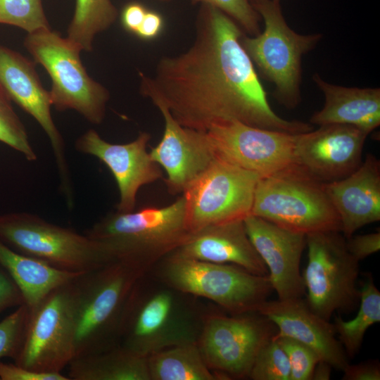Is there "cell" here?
Here are the masks:
<instances>
[{"label": "cell", "mask_w": 380, "mask_h": 380, "mask_svg": "<svg viewBox=\"0 0 380 380\" xmlns=\"http://www.w3.org/2000/svg\"><path fill=\"white\" fill-rule=\"evenodd\" d=\"M29 308L21 305L0 321V360L16 358L23 344Z\"/></svg>", "instance_id": "obj_32"}, {"label": "cell", "mask_w": 380, "mask_h": 380, "mask_svg": "<svg viewBox=\"0 0 380 380\" xmlns=\"http://www.w3.org/2000/svg\"><path fill=\"white\" fill-rule=\"evenodd\" d=\"M84 234L101 245L111 262H120L147 273L191 234L184 197L182 194L162 207H144L130 212L115 210Z\"/></svg>", "instance_id": "obj_3"}, {"label": "cell", "mask_w": 380, "mask_h": 380, "mask_svg": "<svg viewBox=\"0 0 380 380\" xmlns=\"http://www.w3.org/2000/svg\"><path fill=\"white\" fill-rule=\"evenodd\" d=\"M35 64L18 51L0 45V84L11 101L32 116L47 136L58 170L59 189L70 208L74 205L75 194L65 145L51 115L49 91L44 88Z\"/></svg>", "instance_id": "obj_14"}, {"label": "cell", "mask_w": 380, "mask_h": 380, "mask_svg": "<svg viewBox=\"0 0 380 380\" xmlns=\"http://www.w3.org/2000/svg\"><path fill=\"white\" fill-rule=\"evenodd\" d=\"M0 265L18 286L28 308L34 306L51 291L81 274L56 269L13 250L1 241Z\"/></svg>", "instance_id": "obj_24"}, {"label": "cell", "mask_w": 380, "mask_h": 380, "mask_svg": "<svg viewBox=\"0 0 380 380\" xmlns=\"http://www.w3.org/2000/svg\"><path fill=\"white\" fill-rule=\"evenodd\" d=\"M264 23L255 36L242 35L241 44L260 74L274 86L273 96L289 109L301 101L303 56L315 48L320 33L301 34L287 24L280 1L249 0Z\"/></svg>", "instance_id": "obj_5"}, {"label": "cell", "mask_w": 380, "mask_h": 380, "mask_svg": "<svg viewBox=\"0 0 380 380\" xmlns=\"http://www.w3.org/2000/svg\"><path fill=\"white\" fill-rule=\"evenodd\" d=\"M324 96L323 108L314 113L310 124L348 125L367 134L380 125V89L347 87L329 83L317 73L312 76Z\"/></svg>", "instance_id": "obj_23"}, {"label": "cell", "mask_w": 380, "mask_h": 380, "mask_svg": "<svg viewBox=\"0 0 380 380\" xmlns=\"http://www.w3.org/2000/svg\"><path fill=\"white\" fill-rule=\"evenodd\" d=\"M241 31L223 11L201 4L193 44L160 59L152 76L140 72L141 94L198 131L228 121L291 134L312 130L310 123L284 119L271 108Z\"/></svg>", "instance_id": "obj_1"}, {"label": "cell", "mask_w": 380, "mask_h": 380, "mask_svg": "<svg viewBox=\"0 0 380 380\" xmlns=\"http://www.w3.org/2000/svg\"><path fill=\"white\" fill-rule=\"evenodd\" d=\"M11 101L0 84V141L20 153L28 161H35L37 153Z\"/></svg>", "instance_id": "obj_29"}, {"label": "cell", "mask_w": 380, "mask_h": 380, "mask_svg": "<svg viewBox=\"0 0 380 380\" xmlns=\"http://www.w3.org/2000/svg\"><path fill=\"white\" fill-rule=\"evenodd\" d=\"M251 214L305 234L341 232L324 183L295 163L258 179Z\"/></svg>", "instance_id": "obj_6"}, {"label": "cell", "mask_w": 380, "mask_h": 380, "mask_svg": "<svg viewBox=\"0 0 380 380\" xmlns=\"http://www.w3.org/2000/svg\"><path fill=\"white\" fill-rule=\"evenodd\" d=\"M150 139V134L141 132L129 143L113 144L90 129L75 141L77 151L98 158L112 173L119 191L118 211L134 210L139 189L163 176L160 166L147 151Z\"/></svg>", "instance_id": "obj_16"}, {"label": "cell", "mask_w": 380, "mask_h": 380, "mask_svg": "<svg viewBox=\"0 0 380 380\" xmlns=\"http://www.w3.org/2000/svg\"><path fill=\"white\" fill-rule=\"evenodd\" d=\"M206 134L216 158L267 177L294 163L296 135L228 121L210 127Z\"/></svg>", "instance_id": "obj_15"}, {"label": "cell", "mask_w": 380, "mask_h": 380, "mask_svg": "<svg viewBox=\"0 0 380 380\" xmlns=\"http://www.w3.org/2000/svg\"><path fill=\"white\" fill-rule=\"evenodd\" d=\"M23 44L49 75V94L56 110H73L94 125L103 121L110 93L87 73L79 46L51 27L27 33Z\"/></svg>", "instance_id": "obj_8"}, {"label": "cell", "mask_w": 380, "mask_h": 380, "mask_svg": "<svg viewBox=\"0 0 380 380\" xmlns=\"http://www.w3.org/2000/svg\"><path fill=\"white\" fill-rule=\"evenodd\" d=\"M379 322L380 292L369 277L360 289V308L356 316L347 321L336 316L333 324L348 358L359 351L367 329Z\"/></svg>", "instance_id": "obj_27"}, {"label": "cell", "mask_w": 380, "mask_h": 380, "mask_svg": "<svg viewBox=\"0 0 380 380\" xmlns=\"http://www.w3.org/2000/svg\"><path fill=\"white\" fill-rule=\"evenodd\" d=\"M147 361L151 380H220L205 364L197 343L164 348Z\"/></svg>", "instance_id": "obj_26"}, {"label": "cell", "mask_w": 380, "mask_h": 380, "mask_svg": "<svg viewBox=\"0 0 380 380\" xmlns=\"http://www.w3.org/2000/svg\"><path fill=\"white\" fill-rule=\"evenodd\" d=\"M118 16L111 0H75L66 37L82 51H91L96 36L108 30Z\"/></svg>", "instance_id": "obj_28"}, {"label": "cell", "mask_w": 380, "mask_h": 380, "mask_svg": "<svg viewBox=\"0 0 380 380\" xmlns=\"http://www.w3.org/2000/svg\"><path fill=\"white\" fill-rule=\"evenodd\" d=\"M260 178L215 158L182 194L190 232L210 224L243 220L251 213Z\"/></svg>", "instance_id": "obj_12"}, {"label": "cell", "mask_w": 380, "mask_h": 380, "mask_svg": "<svg viewBox=\"0 0 380 380\" xmlns=\"http://www.w3.org/2000/svg\"><path fill=\"white\" fill-rule=\"evenodd\" d=\"M173 253L201 261L232 264L258 275H268L253 247L243 220L204 227L191 232Z\"/></svg>", "instance_id": "obj_22"}, {"label": "cell", "mask_w": 380, "mask_h": 380, "mask_svg": "<svg viewBox=\"0 0 380 380\" xmlns=\"http://www.w3.org/2000/svg\"><path fill=\"white\" fill-rule=\"evenodd\" d=\"M332 367L324 361L319 360L314 369L312 379L328 380L330 379Z\"/></svg>", "instance_id": "obj_41"}, {"label": "cell", "mask_w": 380, "mask_h": 380, "mask_svg": "<svg viewBox=\"0 0 380 380\" xmlns=\"http://www.w3.org/2000/svg\"><path fill=\"white\" fill-rule=\"evenodd\" d=\"M325 190L340 218L347 238L360 228L380 220V162L368 153L347 177L324 183Z\"/></svg>", "instance_id": "obj_21"}, {"label": "cell", "mask_w": 380, "mask_h": 380, "mask_svg": "<svg viewBox=\"0 0 380 380\" xmlns=\"http://www.w3.org/2000/svg\"><path fill=\"white\" fill-rule=\"evenodd\" d=\"M274 1H281V0H274Z\"/></svg>", "instance_id": "obj_43"}, {"label": "cell", "mask_w": 380, "mask_h": 380, "mask_svg": "<svg viewBox=\"0 0 380 380\" xmlns=\"http://www.w3.org/2000/svg\"><path fill=\"white\" fill-rule=\"evenodd\" d=\"M248 236L268 270L273 290L281 300L303 298L305 293L300 262L306 234L248 215L243 219Z\"/></svg>", "instance_id": "obj_18"}, {"label": "cell", "mask_w": 380, "mask_h": 380, "mask_svg": "<svg viewBox=\"0 0 380 380\" xmlns=\"http://www.w3.org/2000/svg\"><path fill=\"white\" fill-rule=\"evenodd\" d=\"M154 281L149 283L145 274L137 283L118 344L144 357L172 346L197 343L206 315L195 297Z\"/></svg>", "instance_id": "obj_4"}, {"label": "cell", "mask_w": 380, "mask_h": 380, "mask_svg": "<svg viewBox=\"0 0 380 380\" xmlns=\"http://www.w3.org/2000/svg\"><path fill=\"white\" fill-rule=\"evenodd\" d=\"M165 129L158 144L149 152L166 173L165 183L172 195L182 194L215 158L205 132L179 125L164 107Z\"/></svg>", "instance_id": "obj_19"}, {"label": "cell", "mask_w": 380, "mask_h": 380, "mask_svg": "<svg viewBox=\"0 0 380 380\" xmlns=\"http://www.w3.org/2000/svg\"><path fill=\"white\" fill-rule=\"evenodd\" d=\"M344 380H379L380 367L377 362L348 364L343 370Z\"/></svg>", "instance_id": "obj_38"}, {"label": "cell", "mask_w": 380, "mask_h": 380, "mask_svg": "<svg viewBox=\"0 0 380 380\" xmlns=\"http://www.w3.org/2000/svg\"><path fill=\"white\" fill-rule=\"evenodd\" d=\"M0 380H70L61 373L37 372L0 360Z\"/></svg>", "instance_id": "obj_35"}, {"label": "cell", "mask_w": 380, "mask_h": 380, "mask_svg": "<svg viewBox=\"0 0 380 380\" xmlns=\"http://www.w3.org/2000/svg\"><path fill=\"white\" fill-rule=\"evenodd\" d=\"M248 378L253 380H290L291 367L288 357L273 337L258 352Z\"/></svg>", "instance_id": "obj_31"}, {"label": "cell", "mask_w": 380, "mask_h": 380, "mask_svg": "<svg viewBox=\"0 0 380 380\" xmlns=\"http://www.w3.org/2000/svg\"><path fill=\"white\" fill-rule=\"evenodd\" d=\"M70 283L29 308L21 348L14 362L28 369L61 373L73 358Z\"/></svg>", "instance_id": "obj_13"}, {"label": "cell", "mask_w": 380, "mask_h": 380, "mask_svg": "<svg viewBox=\"0 0 380 380\" xmlns=\"http://www.w3.org/2000/svg\"><path fill=\"white\" fill-rule=\"evenodd\" d=\"M67 368L70 380H151L147 357L120 345L75 357Z\"/></svg>", "instance_id": "obj_25"}, {"label": "cell", "mask_w": 380, "mask_h": 380, "mask_svg": "<svg viewBox=\"0 0 380 380\" xmlns=\"http://www.w3.org/2000/svg\"><path fill=\"white\" fill-rule=\"evenodd\" d=\"M160 1H169V0H160Z\"/></svg>", "instance_id": "obj_42"}, {"label": "cell", "mask_w": 380, "mask_h": 380, "mask_svg": "<svg viewBox=\"0 0 380 380\" xmlns=\"http://www.w3.org/2000/svg\"><path fill=\"white\" fill-rule=\"evenodd\" d=\"M163 27L162 16L155 11H147L135 34L143 39H152L159 35Z\"/></svg>", "instance_id": "obj_40"}, {"label": "cell", "mask_w": 380, "mask_h": 380, "mask_svg": "<svg viewBox=\"0 0 380 380\" xmlns=\"http://www.w3.org/2000/svg\"><path fill=\"white\" fill-rule=\"evenodd\" d=\"M25 304L23 294L8 273L0 265V315Z\"/></svg>", "instance_id": "obj_37"}, {"label": "cell", "mask_w": 380, "mask_h": 380, "mask_svg": "<svg viewBox=\"0 0 380 380\" xmlns=\"http://www.w3.org/2000/svg\"><path fill=\"white\" fill-rule=\"evenodd\" d=\"M257 312L277 327L275 336L295 339L312 349L320 360L343 370L349 364L334 324L313 312L303 298L266 300Z\"/></svg>", "instance_id": "obj_20"}, {"label": "cell", "mask_w": 380, "mask_h": 380, "mask_svg": "<svg viewBox=\"0 0 380 380\" xmlns=\"http://www.w3.org/2000/svg\"><path fill=\"white\" fill-rule=\"evenodd\" d=\"M308 263L303 279L305 303L329 320L337 311H351L360 301L359 262L349 253L341 232L306 234Z\"/></svg>", "instance_id": "obj_10"}, {"label": "cell", "mask_w": 380, "mask_h": 380, "mask_svg": "<svg viewBox=\"0 0 380 380\" xmlns=\"http://www.w3.org/2000/svg\"><path fill=\"white\" fill-rule=\"evenodd\" d=\"M191 2L209 4L217 8L251 36H255L261 32V17L249 0H191Z\"/></svg>", "instance_id": "obj_34"}, {"label": "cell", "mask_w": 380, "mask_h": 380, "mask_svg": "<svg viewBox=\"0 0 380 380\" xmlns=\"http://www.w3.org/2000/svg\"><path fill=\"white\" fill-rule=\"evenodd\" d=\"M153 267L156 279L184 293L211 300L232 315L257 312L273 291L268 275L232 264L172 253Z\"/></svg>", "instance_id": "obj_7"}, {"label": "cell", "mask_w": 380, "mask_h": 380, "mask_svg": "<svg viewBox=\"0 0 380 380\" xmlns=\"http://www.w3.org/2000/svg\"><path fill=\"white\" fill-rule=\"evenodd\" d=\"M346 247L358 262L377 253L380 249V232L352 235L346 238Z\"/></svg>", "instance_id": "obj_36"}, {"label": "cell", "mask_w": 380, "mask_h": 380, "mask_svg": "<svg viewBox=\"0 0 380 380\" xmlns=\"http://www.w3.org/2000/svg\"><path fill=\"white\" fill-rule=\"evenodd\" d=\"M0 241L13 250L56 269L83 273L111 262L96 241L37 215H0Z\"/></svg>", "instance_id": "obj_9"}, {"label": "cell", "mask_w": 380, "mask_h": 380, "mask_svg": "<svg viewBox=\"0 0 380 380\" xmlns=\"http://www.w3.org/2000/svg\"><path fill=\"white\" fill-rule=\"evenodd\" d=\"M274 326L258 312L206 313L197 345L220 380L248 378L258 352L276 334Z\"/></svg>", "instance_id": "obj_11"}, {"label": "cell", "mask_w": 380, "mask_h": 380, "mask_svg": "<svg viewBox=\"0 0 380 380\" xmlns=\"http://www.w3.org/2000/svg\"><path fill=\"white\" fill-rule=\"evenodd\" d=\"M148 10L139 2L127 4L121 13L122 27L128 32L136 34Z\"/></svg>", "instance_id": "obj_39"}, {"label": "cell", "mask_w": 380, "mask_h": 380, "mask_svg": "<svg viewBox=\"0 0 380 380\" xmlns=\"http://www.w3.org/2000/svg\"><path fill=\"white\" fill-rule=\"evenodd\" d=\"M145 274L113 261L81 273L70 281L73 358L119 344L130 296Z\"/></svg>", "instance_id": "obj_2"}, {"label": "cell", "mask_w": 380, "mask_h": 380, "mask_svg": "<svg viewBox=\"0 0 380 380\" xmlns=\"http://www.w3.org/2000/svg\"><path fill=\"white\" fill-rule=\"evenodd\" d=\"M369 134L351 125L331 124L296 135L294 163L323 183L341 179L362 163Z\"/></svg>", "instance_id": "obj_17"}, {"label": "cell", "mask_w": 380, "mask_h": 380, "mask_svg": "<svg viewBox=\"0 0 380 380\" xmlns=\"http://www.w3.org/2000/svg\"><path fill=\"white\" fill-rule=\"evenodd\" d=\"M285 352L291 367L290 380L312 379L315 366L320 360L317 354L303 343L285 336H274Z\"/></svg>", "instance_id": "obj_33"}, {"label": "cell", "mask_w": 380, "mask_h": 380, "mask_svg": "<svg viewBox=\"0 0 380 380\" xmlns=\"http://www.w3.org/2000/svg\"><path fill=\"white\" fill-rule=\"evenodd\" d=\"M0 23L27 33L51 27L42 0H0Z\"/></svg>", "instance_id": "obj_30"}]
</instances>
